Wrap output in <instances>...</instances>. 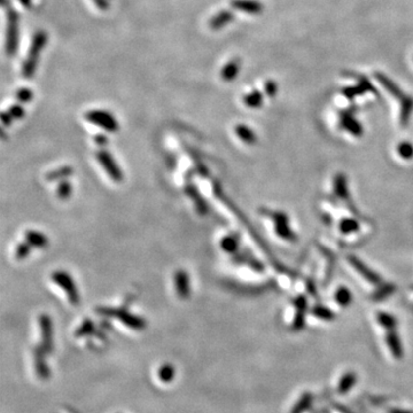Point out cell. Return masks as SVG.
<instances>
[{"label": "cell", "instance_id": "1", "mask_svg": "<svg viewBox=\"0 0 413 413\" xmlns=\"http://www.w3.org/2000/svg\"><path fill=\"white\" fill-rule=\"evenodd\" d=\"M47 40L48 36L45 31L39 30L35 33L30 45V50H29L27 58H25L23 62V66H22V75H23L24 78L30 80L35 75L40 53H42L44 47L46 46Z\"/></svg>", "mask_w": 413, "mask_h": 413}, {"label": "cell", "instance_id": "2", "mask_svg": "<svg viewBox=\"0 0 413 413\" xmlns=\"http://www.w3.org/2000/svg\"><path fill=\"white\" fill-rule=\"evenodd\" d=\"M7 38H6V52L9 57L15 55L18 43H20V15L12 7H7Z\"/></svg>", "mask_w": 413, "mask_h": 413}, {"label": "cell", "instance_id": "3", "mask_svg": "<svg viewBox=\"0 0 413 413\" xmlns=\"http://www.w3.org/2000/svg\"><path fill=\"white\" fill-rule=\"evenodd\" d=\"M52 281L54 284H57L63 292L66 293L67 299L73 306H77L80 303V293H78V289L76 287L75 280L72 278L67 271L65 270H57L54 271L51 275Z\"/></svg>", "mask_w": 413, "mask_h": 413}, {"label": "cell", "instance_id": "4", "mask_svg": "<svg viewBox=\"0 0 413 413\" xmlns=\"http://www.w3.org/2000/svg\"><path fill=\"white\" fill-rule=\"evenodd\" d=\"M85 120L110 133L116 132L118 128H120L118 122L116 118H115L114 115L107 110L93 109L87 111V113L85 114Z\"/></svg>", "mask_w": 413, "mask_h": 413}, {"label": "cell", "instance_id": "5", "mask_svg": "<svg viewBox=\"0 0 413 413\" xmlns=\"http://www.w3.org/2000/svg\"><path fill=\"white\" fill-rule=\"evenodd\" d=\"M95 158L100 163V165L102 166V169L106 171L108 177L115 183H121L123 178H124V174H123L122 169L118 166L117 162L115 161L113 155L106 150H100L96 152Z\"/></svg>", "mask_w": 413, "mask_h": 413}, {"label": "cell", "instance_id": "6", "mask_svg": "<svg viewBox=\"0 0 413 413\" xmlns=\"http://www.w3.org/2000/svg\"><path fill=\"white\" fill-rule=\"evenodd\" d=\"M230 5L233 9L251 14V15H258L264 9L263 3L258 0H231Z\"/></svg>", "mask_w": 413, "mask_h": 413}, {"label": "cell", "instance_id": "7", "mask_svg": "<svg viewBox=\"0 0 413 413\" xmlns=\"http://www.w3.org/2000/svg\"><path fill=\"white\" fill-rule=\"evenodd\" d=\"M174 286H176L177 295L180 299H188L191 295V286H189L188 273L185 270H178L174 274Z\"/></svg>", "mask_w": 413, "mask_h": 413}, {"label": "cell", "instance_id": "8", "mask_svg": "<svg viewBox=\"0 0 413 413\" xmlns=\"http://www.w3.org/2000/svg\"><path fill=\"white\" fill-rule=\"evenodd\" d=\"M24 241L31 246L32 248L43 249L48 245V238L40 231L36 230H28L24 233Z\"/></svg>", "mask_w": 413, "mask_h": 413}, {"label": "cell", "instance_id": "9", "mask_svg": "<svg viewBox=\"0 0 413 413\" xmlns=\"http://www.w3.org/2000/svg\"><path fill=\"white\" fill-rule=\"evenodd\" d=\"M234 20V14L231 10H221L210 18L209 27L211 30H221L226 24Z\"/></svg>", "mask_w": 413, "mask_h": 413}, {"label": "cell", "instance_id": "10", "mask_svg": "<svg viewBox=\"0 0 413 413\" xmlns=\"http://www.w3.org/2000/svg\"><path fill=\"white\" fill-rule=\"evenodd\" d=\"M234 133H236L237 137L245 144L252 145L256 143V140H257L256 133L252 131L249 126L245 125V124H237L236 126H234Z\"/></svg>", "mask_w": 413, "mask_h": 413}, {"label": "cell", "instance_id": "11", "mask_svg": "<svg viewBox=\"0 0 413 413\" xmlns=\"http://www.w3.org/2000/svg\"><path fill=\"white\" fill-rule=\"evenodd\" d=\"M240 72V60L238 59H233V60L229 61L226 65L223 67L221 70V77L223 81L231 82L238 76Z\"/></svg>", "mask_w": 413, "mask_h": 413}, {"label": "cell", "instance_id": "12", "mask_svg": "<svg viewBox=\"0 0 413 413\" xmlns=\"http://www.w3.org/2000/svg\"><path fill=\"white\" fill-rule=\"evenodd\" d=\"M375 78L379 81V83H380L383 87L386 88L387 91H388L390 94L395 96V98H401L403 99L404 98V94L403 92L401 91V88L397 86V85L394 83L392 80H389L388 77L383 75L381 73H375Z\"/></svg>", "mask_w": 413, "mask_h": 413}, {"label": "cell", "instance_id": "13", "mask_svg": "<svg viewBox=\"0 0 413 413\" xmlns=\"http://www.w3.org/2000/svg\"><path fill=\"white\" fill-rule=\"evenodd\" d=\"M395 330H389L388 334H387V344H388L390 352L393 353V356L395 357L396 359H401L402 356H403V349H402L400 337H398Z\"/></svg>", "mask_w": 413, "mask_h": 413}, {"label": "cell", "instance_id": "14", "mask_svg": "<svg viewBox=\"0 0 413 413\" xmlns=\"http://www.w3.org/2000/svg\"><path fill=\"white\" fill-rule=\"evenodd\" d=\"M219 246H221L222 250L228 252V254H234L239 248V240L232 234H228V236L222 238L221 241H219Z\"/></svg>", "mask_w": 413, "mask_h": 413}, {"label": "cell", "instance_id": "15", "mask_svg": "<svg viewBox=\"0 0 413 413\" xmlns=\"http://www.w3.org/2000/svg\"><path fill=\"white\" fill-rule=\"evenodd\" d=\"M357 381V375L353 373V372H348V373H345L343 377L341 378L340 382H338V393L340 394H345L348 392H350L352 389V387L355 386V383Z\"/></svg>", "mask_w": 413, "mask_h": 413}, {"label": "cell", "instance_id": "16", "mask_svg": "<svg viewBox=\"0 0 413 413\" xmlns=\"http://www.w3.org/2000/svg\"><path fill=\"white\" fill-rule=\"evenodd\" d=\"M40 327H42L43 340L48 348L52 343V323L51 318L47 315L40 316Z\"/></svg>", "mask_w": 413, "mask_h": 413}, {"label": "cell", "instance_id": "17", "mask_svg": "<svg viewBox=\"0 0 413 413\" xmlns=\"http://www.w3.org/2000/svg\"><path fill=\"white\" fill-rule=\"evenodd\" d=\"M413 110V99L411 96L405 95L402 99V107H401V123L402 125H405L409 122L410 115Z\"/></svg>", "mask_w": 413, "mask_h": 413}, {"label": "cell", "instance_id": "18", "mask_svg": "<svg viewBox=\"0 0 413 413\" xmlns=\"http://www.w3.org/2000/svg\"><path fill=\"white\" fill-rule=\"evenodd\" d=\"M350 262H351V264L353 265V267H355V269L357 271H358L359 273H362L363 277L366 278L368 281H371V282H378L379 280H380V279H379L377 277L378 274H374L370 269H368V267H366L365 265H364V264L362 262H359L358 259L350 258Z\"/></svg>", "mask_w": 413, "mask_h": 413}, {"label": "cell", "instance_id": "19", "mask_svg": "<svg viewBox=\"0 0 413 413\" xmlns=\"http://www.w3.org/2000/svg\"><path fill=\"white\" fill-rule=\"evenodd\" d=\"M244 103L249 108H259L263 105V95L259 91H252L244 96Z\"/></svg>", "mask_w": 413, "mask_h": 413}, {"label": "cell", "instance_id": "20", "mask_svg": "<svg viewBox=\"0 0 413 413\" xmlns=\"http://www.w3.org/2000/svg\"><path fill=\"white\" fill-rule=\"evenodd\" d=\"M342 125H343L349 132H351L352 135H355V136H360L363 133V128H362V125H360V123L357 122L356 120H353L350 115H347V116L343 117V120H342Z\"/></svg>", "mask_w": 413, "mask_h": 413}, {"label": "cell", "instance_id": "21", "mask_svg": "<svg viewBox=\"0 0 413 413\" xmlns=\"http://www.w3.org/2000/svg\"><path fill=\"white\" fill-rule=\"evenodd\" d=\"M73 172V169L70 166H61V168L54 169L53 171L47 173L48 180H59L61 181L63 179H67Z\"/></svg>", "mask_w": 413, "mask_h": 413}, {"label": "cell", "instance_id": "22", "mask_svg": "<svg viewBox=\"0 0 413 413\" xmlns=\"http://www.w3.org/2000/svg\"><path fill=\"white\" fill-rule=\"evenodd\" d=\"M335 300L338 306L348 307V306H350V303H351L352 295L348 288L340 287L335 293Z\"/></svg>", "mask_w": 413, "mask_h": 413}, {"label": "cell", "instance_id": "23", "mask_svg": "<svg viewBox=\"0 0 413 413\" xmlns=\"http://www.w3.org/2000/svg\"><path fill=\"white\" fill-rule=\"evenodd\" d=\"M120 317L125 325L132 327V329H141V327L145 326V323L143 319H141L140 317H138V316L129 314V312H125V314L121 315Z\"/></svg>", "mask_w": 413, "mask_h": 413}, {"label": "cell", "instance_id": "24", "mask_svg": "<svg viewBox=\"0 0 413 413\" xmlns=\"http://www.w3.org/2000/svg\"><path fill=\"white\" fill-rule=\"evenodd\" d=\"M378 322L382 327H385L387 330H393L396 329V319L393 315L387 314V312H380L378 314Z\"/></svg>", "mask_w": 413, "mask_h": 413}, {"label": "cell", "instance_id": "25", "mask_svg": "<svg viewBox=\"0 0 413 413\" xmlns=\"http://www.w3.org/2000/svg\"><path fill=\"white\" fill-rule=\"evenodd\" d=\"M72 192H73V186L67 179L61 180L60 184L58 185L57 194H58L59 199H61V200L69 199L70 195H72Z\"/></svg>", "mask_w": 413, "mask_h": 413}, {"label": "cell", "instance_id": "26", "mask_svg": "<svg viewBox=\"0 0 413 413\" xmlns=\"http://www.w3.org/2000/svg\"><path fill=\"white\" fill-rule=\"evenodd\" d=\"M188 193L187 194L191 196L192 199H194L196 202H195V206H196V209H198V213L200 215H206L207 214V210H208V207L206 202H204L203 199H201V196L199 195V193L196 189L193 187L192 189H188L187 191Z\"/></svg>", "mask_w": 413, "mask_h": 413}, {"label": "cell", "instance_id": "27", "mask_svg": "<svg viewBox=\"0 0 413 413\" xmlns=\"http://www.w3.org/2000/svg\"><path fill=\"white\" fill-rule=\"evenodd\" d=\"M397 154L404 160H410L413 158V145L409 141H402L397 146Z\"/></svg>", "mask_w": 413, "mask_h": 413}, {"label": "cell", "instance_id": "28", "mask_svg": "<svg viewBox=\"0 0 413 413\" xmlns=\"http://www.w3.org/2000/svg\"><path fill=\"white\" fill-rule=\"evenodd\" d=\"M312 397L310 394H304V395L301 396V398L297 401L295 407L293 408L292 413H303L309 408V405L311 403Z\"/></svg>", "mask_w": 413, "mask_h": 413}, {"label": "cell", "instance_id": "29", "mask_svg": "<svg viewBox=\"0 0 413 413\" xmlns=\"http://www.w3.org/2000/svg\"><path fill=\"white\" fill-rule=\"evenodd\" d=\"M358 229L359 223L356 222L355 219H343V221L340 223V230L341 232H343L344 234H350L352 232H356Z\"/></svg>", "mask_w": 413, "mask_h": 413}, {"label": "cell", "instance_id": "30", "mask_svg": "<svg viewBox=\"0 0 413 413\" xmlns=\"http://www.w3.org/2000/svg\"><path fill=\"white\" fill-rule=\"evenodd\" d=\"M31 249H32V247L27 243V241H24V243L18 244L16 249H15V257L18 260L25 259V258L28 257L29 255H30Z\"/></svg>", "mask_w": 413, "mask_h": 413}, {"label": "cell", "instance_id": "31", "mask_svg": "<svg viewBox=\"0 0 413 413\" xmlns=\"http://www.w3.org/2000/svg\"><path fill=\"white\" fill-rule=\"evenodd\" d=\"M33 98V92L29 87H22L16 92V100L22 103L30 102Z\"/></svg>", "mask_w": 413, "mask_h": 413}, {"label": "cell", "instance_id": "32", "mask_svg": "<svg viewBox=\"0 0 413 413\" xmlns=\"http://www.w3.org/2000/svg\"><path fill=\"white\" fill-rule=\"evenodd\" d=\"M312 314H314L316 317L321 318V319H325V321H330V319H333L334 315L332 311H330L329 309L324 308V307H317L314 309V311H312Z\"/></svg>", "mask_w": 413, "mask_h": 413}, {"label": "cell", "instance_id": "33", "mask_svg": "<svg viewBox=\"0 0 413 413\" xmlns=\"http://www.w3.org/2000/svg\"><path fill=\"white\" fill-rule=\"evenodd\" d=\"M9 113L10 116L13 117V120H21L22 117H24L25 110L24 108L21 105H13L9 107V109L7 110Z\"/></svg>", "mask_w": 413, "mask_h": 413}, {"label": "cell", "instance_id": "34", "mask_svg": "<svg viewBox=\"0 0 413 413\" xmlns=\"http://www.w3.org/2000/svg\"><path fill=\"white\" fill-rule=\"evenodd\" d=\"M172 374H173V368L170 365H165V366H163L161 371H160V379L163 381H170L171 379H172Z\"/></svg>", "mask_w": 413, "mask_h": 413}, {"label": "cell", "instance_id": "35", "mask_svg": "<svg viewBox=\"0 0 413 413\" xmlns=\"http://www.w3.org/2000/svg\"><path fill=\"white\" fill-rule=\"evenodd\" d=\"M264 90H265L266 95L274 96L278 92V85L273 81H267L265 85H264Z\"/></svg>", "mask_w": 413, "mask_h": 413}, {"label": "cell", "instance_id": "36", "mask_svg": "<svg viewBox=\"0 0 413 413\" xmlns=\"http://www.w3.org/2000/svg\"><path fill=\"white\" fill-rule=\"evenodd\" d=\"M357 78L359 80V85H362V86L365 88V91H372L374 92V87L372 86L370 82H368L365 77H362V76H357Z\"/></svg>", "mask_w": 413, "mask_h": 413}, {"label": "cell", "instance_id": "37", "mask_svg": "<svg viewBox=\"0 0 413 413\" xmlns=\"http://www.w3.org/2000/svg\"><path fill=\"white\" fill-rule=\"evenodd\" d=\"M1 121H2L3 126H9L13 122V117L10 116L8 111H3V113L1 114Z\"/></svg>", "mask_w": 413, "mask_h": 413}, {"label": "cell", "instance_id": "38", "mask_svg": "<svg viewBox=\"0 0 413 413\" xmlns=\"http://www.w3.org/2000/svg\"><path fill=\"white\" fill-rule=\"evenodd\" d=\"M93 2L95 3V6L98 7L100 10H107L109 8V2H108V0H93Z\"/></svg>", "mask_w": 413, "mask_h": 413}, {"label": "cell", "instance_id": "39", "mask_svg": "<svg viewBox=\"0 0 413 413\" xmlns=\"http://www.w3.org/2000/svg\"><path fill=\"white\" fill-rule=\"evenodd\" d=\"M94 140H95V143L101 147L105 146V145L108 143V138L105 135H102V133H99V135H96L95 138H94Z\"/></svg>", "mask_w": 413, "mask_h": 413}, {"label": "cell", "instance_id": "40", "mask_svg": "<svg viewBox=\"0 0 413 413\" xmlns=\"http://www.w3.org/2000/svg\"><path fill=\"white\" fill-rule=\"evenodd\" d=\"M18 1H20V3L24 8H30L32 3V0H18Z\"/></svg>", "mask_w": 413, "mask_h": 413}, {"label": "cell", "instance_id": "41", "mask_svg": "<svg viewBox=\"0 0 413 413\" xmlns=\"http://www.w3.org/2000/svg\"><path fill=\"white\" fill-rule=\"evenodd\" d=\"M392 413H410V412H407V411H402V410H393Z\"/></svg>", "mask_w": 413, "mask_h": 413}]
</instances>
